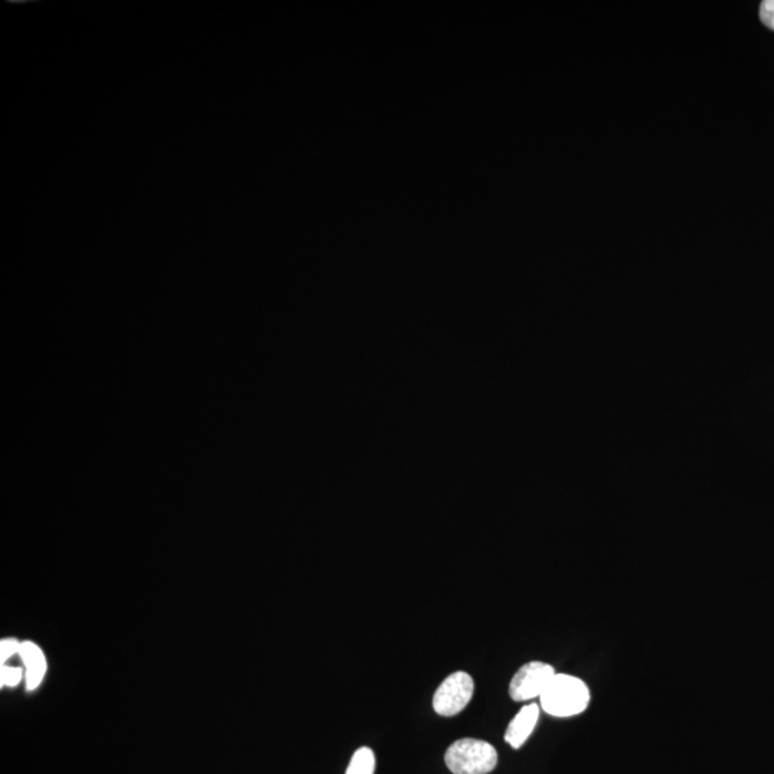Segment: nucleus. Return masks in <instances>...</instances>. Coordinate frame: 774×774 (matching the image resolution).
I'll return each mask as SVG.
<instances>
[{
    "mask_svg": "<svg viewBox=\"0 0 774 774\" xmlns=\"http://www.w3.org/2000/svg\"><path fill=\"white\" fill-rule=\"evenodd\" d=\"M475 681L465 671H456L442 681L433 695V710L442 718L464 712L474 698Z\"/></svg>",
    "mask_w": 774,
    "mask_h": 774,
    "instance_id": "obj_3",
    "label": "nucleus"
},
{
    "mask_svg": "<svg viewBox=\"0 0 774 774\" xmlns=\"http://www.w3.org/2000/svg\"><path fill=\"white\" fill-rule=\"evenodd\" d=\"M445 763L454 774H488L498 764V752L478 739H461L446 750Z\"/></svg>",
    "mask_w": 774,
    "mask_h": 774,
    "instance_id": "obj_2",
    "label": "nucleus"
},
{
    "mask_svg": "<svg viewBox=\"0 0 774 774\" xmlns=\"http://www.w3.org/2000/svg\"><path fill=\"white\" fill-rule=\"evenodd\" d=\"M376 756L370 747H360L354 752L345 774H374Z\"/></svg>",
    "mask_w": 774,
    "mask_h": 774,
    "instance_id": "obj_7",
    "label": "nucleus"
},
{
    "mask_svg": "<svg viewBox=\"0 0 774 774\" xmlns=\"http://www.w3.org/2000/svg\"><path fill=\"white\" fill-rule=\"evenodd\" d=\"M591 703V691L586 681L577 675L557 673L539 699L545 713L557 719L576 718Z\"/></svg>",
    "mask_w": 774,
    "mask_h": 774,
    "instance_id": "obj_1",
    "label": "nucleus"
},
{
    "mask_svg": "<svg viewBox=\"0 0 774 774\" xmlns=\"http://www.w3.org/2000/svg\"><path fill=\"white\" fill-rule=\"evenodd\" d=\"M21 644L22 641L18 639H3L0 641V663L4 664V661L12 659L14 654H19Z\"/></svg>",
    "mask_w": 774,
    "mask_h": 774,
    "instance_id": "obj_9",
    "label": "nucleus"
},
{
    "mask_svg": "<svg viewBox=\"0 0 774 774\" xmlns=\"http://www.w3.org/2000/svg\"><path fill=\"white\" fill-rule=\"evenodd\" d=\"M23 677H25V671L19 669V667H9L7 664L0 665V685L4 688H14L21 683Z\"/></svg>",
    "mask_w": 774,
    "mask_h": 774,
    "instance_id": "obj_8",
    "label": "nucleus"
},
{
    "mask_svg": "<svg viewBox=\"0 0 774 774\" xmlns=\"http://www.w3.org/2000/svg\"><path fill=\"white\" fill-rule=\"evenodd\" d=\"M22 663L25 665L27 690L33 691L42 684L48 671L45 652L33 641H22L19 650Z\"/></svg>",
    "mask_w": 774,
    "mask_h": 774,
    "instance_id": "obj_6",
    "label": "nucleus"
},
{
    "mask_svg": "<svg viewBox=\"0 0 774 774\" xmlns=\"http://www.w3.org/2000/svg\"><path fill=\"white\" fill-rule=\"evenodd\" d=\"M761 18L767 28L774 31V0H766L761 7Z\"/></svg>",
    "mask_w": 774,
    "mask_h": 774,
    "instance_id": "obj_10",
    "label": "nucleus"
},
{
    "mask_svg": "<svg viewBox=\"0 0 774 774\" xmlns=\"http://www.w3.org/2000/svg\"><path fill=\"white\" fill-rule=\"evenodd\" d=\"M557 670L544 661H529L516 671L509 683V695L518 703H527L541 699L545 690L551 684Z\"/></svg>",
    "mask_w": 774,
    "mask_h": 774,
    "instance_id": "obj_4",
    "label": "nucleus"
},
{
    "mask_svg": "<svg viewBox=\"0 0 774 774\" xmlns=\"http://www.w3.org/2000/svg\"><path fill=\"white\" fill-rule=\"evenodd\" d=\"M541 705L529 703L515 715L505 732V742L513 749L523 747L537 727Z\"/></svg>",
    "mask_w": 774,
    "mask_h": 774,
    "instance_id": "obj_5",
    "label": "nucleus"
}]
</instances>
